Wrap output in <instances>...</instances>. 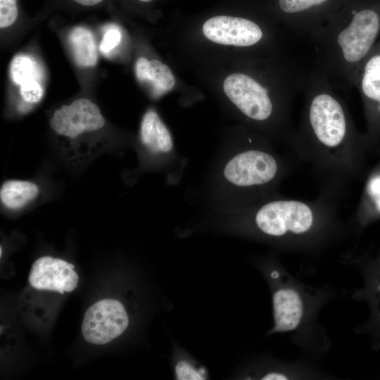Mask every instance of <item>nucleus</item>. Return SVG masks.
<instances>
[{
	"label": "nucleus",
	"instance_id": "obj_25",
	"mask_svg": "<svg viewBox=\"0 0 380 380\" xmlns=\"http://www.w3.org/2000/svg\"><path fill=\"white\" fill-rule=\"evenodd\" d=\"M73 1L83 6H94V5L98 4L103 0H73Z\"/></svg>",
	"mask_w": 380,
	"mask_h": 380
},
{
	"label": "nucleus",
	"instance_id": "obj_16",
	"mask_svg": "<svg viewBox=\"0 0 380 380\" xmlns=\"http://www.w3.org/2000/svg\"><path fill=\"white\" fill-rule=\"evenodd\" d=\"M69 44L77 65L94 67L98 61V51L92 32L84 27L72 29L68 37Z\"/></svg>",
	"mask_w": 380,
	"mask_h": 380
},
{
	"label": "nucleus",
	"instance_id": "obj_3",
	"mask_svg": "<svg viewBox=\"0 0 380 380\" xmlns=\"http://www.w3.org/2000/svg\"><path fill=\"white\" fill-rule=\"evenodd\" d=\"M305 79L271 87L251 75L234 73L224 80L223 89L231 102L251 120L265 122L278 116L286 123L289 110L297 94L303 91Z\"/></svg>",
	"mask_w": 380,
	"mask_h": 380
},
{
	"label": "nucleus",
	"instance_id": "obj_21",
	"mask_svg": "<svg viewBox=\"0 0 380 380\" xmlns=\"http://www.w3.org/2000/svg\"><path fill=\"white\" fill-rule=\"evenodd\" d=\"M20 94L28 104L37 103L44 95V89L38 80H30L20 85Z\"/></svg>",
	"mask_w": 380,
	"mask_h": 380
},
{
	"label": "nucleus",
	"instance_id": "obj_9",
	"mask_svg": "<svg viewBox=\"0 0 380 380\" xmlns=\"http://www.w3.org/2000/svg\"><path fill=\"white\" fill-rule=\"evenodd\" d=\"M106 121L99 108L87 99L75 100L55 110L49 125L58 136L75 141L85 134L97 132Z\"/></svg>",
	"mask_w": 380,
	"mask_h": 380
},
{
	"label": "nucleus",
	"instance_id": "obj_20",
	"mask_svg": "<svg viewBox=\"0 0 380 380\" xmlns=\"http://www.w3.org/2000/svg\"><path fill=\"white\" fill-rule=\"evenodd\" d=\"M175 374L179 380H203L206 379V372L203 368H198L187 361L177 363Z\"/></svg>",
	"mask_w": 380,
	"mask_h": 380
},
{
	"label": "nucleus",
	"instance_id": "obj_15",
	"mask_svg": "<svg viewBox=\"0 0 380 380\" xmlns=\"http://www.w3.org/2000/svg\"><path fill=\"white\" fill-rule=\"evenodd\" d=\"M40 193L39 185L30 180L8 179L0 189V201L4 208L17 211L34 201Z\"/></svg>",
	"mask_w": 380,
	"mask_h": 380
},
{
	"label": "nucleus",
	"instance_id": "obj_22",
	"mask_svg": "<svg viewBox=\"0 0 380 380\" xmlns=\"http://www.w3.org/2000/svg\"><path fill=\"white\" fill-rule=\"evenodd\" d=\"M18 15L17 0H0L1 28H5L13 24Z\"/></svg>",
	"mask_w": 380,
	"mask_h": 380
},
{
	"label": "nucleus",
	"instance_id": "obj_7",
	"mask_svg": "<svg viewBox=\"0 0 380 380\" xmlns=\"http://www.w3.org/2000/svg\"><path fill=\"white\" fill-rule=\"evenodd\" d=\"M345 0H274L279 18L296 34L310 36L325 23Z\"/></svg>",
	"mask_w": 380,
	"mask_h": 380
},
{
	"label": "nucleus",
	"instance_id": "obj_10",
	"mask_svg": "<svg viewBox=\"0 0 380 380\" xmlns=\"http://www.w3.org/2000/svg\"><path fill=\"white\" fill-rule=\"evenodd\" d=\"M204 35L210 41L239 47H251L265 37L262 26L253 20L235 16L218 15L206 20Z\"/></svg>",
	"mask_w": 380,
	"mask_h": 380
},
{
	"label": "nucleus",
	"instance_id": "obj_11",
	"mask_svg": "<svg viewBox=\"0 0 380 380\" xmlns=\"http://www.w3.org/2000/svg\"><path fill=\"white\" fill-rule=\"evenodd\" d=\"M75 265L60 258L44 256L32 265L28 281L36 289L55 291L61 293L71 292L78 283Z\"/></svg>",
	"mask_w": 380,
	"mask_h": 380
},
{
	"label": "nucleus",
	"instance_id": "obj_13",
	"mask_svg": "<svg viewBox=\"0 0 380 380\" xmlns=\"http://www.w3.org/2000/svg\"><path fill=\"white\" fill-rule=\"evenodd\" d=\"M135 74L138 82L148 89L151 96L158 98L171 90L175 83L170 69L158 60L137 59Z\"/></svg>",
	"mask_w": 380,
	"mask_h": 380
},
{
	"label": "nucleus",
	"instance_id": "obj_12",
	"mask_svg": "<svg viewBox=\"0 0 380 380\" xmlns=\"http://www.w3.org/2000/svg\"><path fill=\"white\" fill-rule=\"evenodd\" d=\"M274 326L272 332H289L298 328L305 316V303L293 287L277 289L272 296Z\"/></svg>",
	"mask_w": 380,
	"mask_h": 380
},
{
	"label": "nucleus",
	"instance_id": "obj_18",
	"mask_svg": "<svg viewBox=\"0 0 380 380\" xmlns=\"http://www.w3.org/2000/svg\"><path fill=\"white\" fill-rule=\"evenodd\" d=\"M372 265L369 270L365 294L372 305L374 322L380 329V258Z\"/></svg>",
	"mask_w": 380,
	"mask_h": 380
},
{
	"label": "nucleus",
	"instance_id": "obj_14",
	"mask_svg": "<svg viewBox=\"0 0 380 380\" xmlns=\"http://www.w3.org/2000/svg\"><path fill=\"white\" fill-rule=\"evenodd\" d=\"M139 136L143 146L153 154L167 153L173 148L170 131L153 110L150 109L144 115Z\"/></svg>",
	"mask_w": 380,
	"mask_h": 380
},
{
	"label": "nucleus",
	"instance_id": "obj_17",
	"mask_svg": "<svg viewBox=\"0 0 380 380\" xmlns=\"http://www.w3.org/2000/svg\"><path fill=\"white\" fill-rule=\"evenodd\" d=\"M10 74L13 82L18 85L30 80H38L41 75L37 62L25 55H18L13 58L10 65Z\"/></svg>",
	"mask_w": 380,
	"mask_h": 380
},
{
	"label": "nucleus",
	"instance_id": "obj_23",
	"mask_svg": "<svg viewBox=\"0 0 380 380\" xmlns=\"http://www.w3.org/2000/svg\"><path fill=\"white\" fill-rule=\"evenodd\" d=\"M121 38V33L118 30L115 28L108 30L100 43V51L103 54L109 53L120 43Z\"/></svg>",
	"mask_w": 380,
	"mask_h": 380
},
{
	"label": "nucleus",
	"instance_id": "obj_24",
	"mask_svg": "<svg viewBox=\"0 0 380 380\" xmlns=\"http://www.w3.org/2000/svg\"><path fill=\"white\" fill-rule=\"evenodd\" d=\"M289 375L282 372H269L261 376L263 380H278L289 379Z\"/></svg>",
	"mask_w": 380,
	"mask_h": 380
},
{
	"label": "nucleus",
	"instance_id": "obj_1",
	"mask_svg": "<svg viewBox=\"0 0 380 380\" xmlns=\"http://www.w3.org/2000/svg\"><path fill=\"white\" fill-rule=\"evenodd\" d=\"M309 37L317 54L316 68L336 90L348 92L380 39V0H345Z\"/></svg>",
	"mask_w": 380,
	"mask_h": 380
},
{
	"label": "nucleus",
	"instance_id": "obj_8",
	"mask_svg": "<svg viewBox=\"0 0 380 380\" xmlns=\"http://www.w3.org/2000/svg\"><path fill=\"white\" fill-rule=\"evenodd\" d=\"M129 324L123 305L115 299H102L85 312L81 331L91 343L103 345L120 336Z\"/></svg>",
	"mask_w": 380,
	"mask_h": 380
},
{
	"label": "nucleus",
	"instance_id": "obj_19",
	"mask_svg": "<svg viewBox=\"0 0 380 380\" xmlns=\"http://www.w3.org/2000/svg\"><path fill=\"white\" fill-rule=\"evenodd\" d=\"M367 188V213L363 215L364 223L380 217V167L376 170Z\"/></svg>",
	"mask_w": 380,
	"mask_h": 380
},
{
	"label": "nucleus",
	"instance_id": "obj_2",
	"mask_svg": "<svg viewBox=\"0 0 380 380\" xmlns=\"http://www.w3.org/2000/svg\"><path fill=\"white\" fill-rule=\"evenodd\" d=\"M318 68L307 72L305 103L294 141L320 156L341 162L356 149L369 147L366 134L357 132L343 99ZM333 162V160H332Z\"/></svg>",
	"mask_w": 380,
	"mask_h": 380
},
{
	"label": "nucleus",
	"instance_id": "obj_4",
	"mask_svg": "<svg viewBox=\"0 0 380 380\" xmlns=\"http://www.w3.org/2000/svg\"><path fill=\"white\" fill-rule=\"evenodd\" d=\"M319 205L294 199L267 202L255 213L253 222L263 234L277 239L296 240L308 236L319 227Z\"/></svg>",
	"mask_w": 380,
	"mask_h": 380
},
{
	"label": "nucleus",
	"instance_id": "obj_26",
	"mask_svg": "<svg viewBox=\"0 0 380 380\" xmlns=\"http://www.w3.org/2000/svg\"><path fill=\"white\" fill-rule=\"evenodd\" d=\"M140 1H144V2H150L152 0H140Z\"/></svg>",
	"mask_w": 380,
	"mask_h": 380
},
{
	"label": "nucleus",
	"instance_id": "obj_6",
	"mask_svg": "<svg viewBox=\"0 0 380 380\" xmlns=\"http://www.w3.org/2000/svg\"><path fill=\"white\" fill-rule=\"evenodd\" d=\"M280 164L271 153L249 149L241 151L226 163L223 175L231 184L241 188H251L267 184L280 172Z\"/></svg>",
	"mask_w": 380,
	"mask_h": 380
},
{
	"label": "nucleus",
	"instance_id": "obj_5",
	"mask_svg": "<svg viewBox=\"0 0 380 380\" xmlns=\"http://www.w3.org/2000/svg\"><path fill=\"white\" fill-rule=\"evenodd\" d=\"M355 88L362 101L369 146L375 148L380 142V39L361 64Z\"/></svg>",
	"mask_w": 380,
	"mask_h": 380
}]
</instances>
